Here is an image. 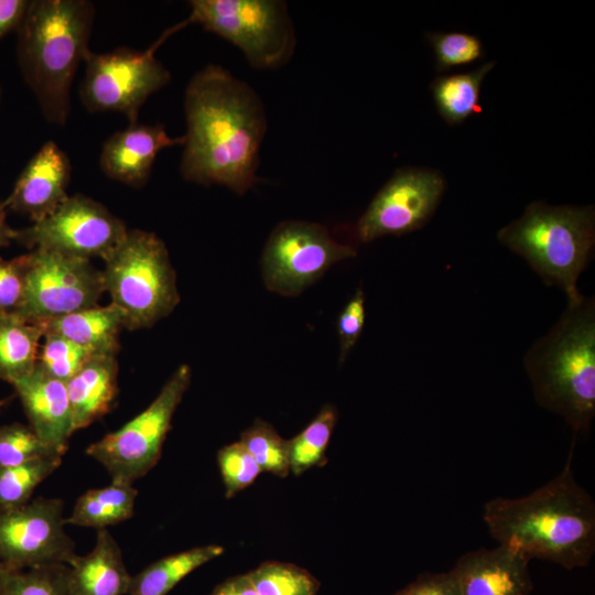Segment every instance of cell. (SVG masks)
I'll return each instance as SVG.
<instances>
[{"label":"cell","instance_id":"26","mask_svg":"<svg viewBox=\"0 0 595 595\" xmlns=\"http://www.w3.org/2000/svg\"><path fill=\"white\" fill-rule=\"evenodd\" d=\"M337 422V410L325 404L298 435L289 440L290 472L302 475L327 463L326 450Z\"/></svg>","mask_w":595,"mask_h":595},{"label":"cell","instance_id":"5","mask_svg":"<svg viewBox=\"0 0 595 595\" xmlns=\"http://www.w3.org/2000/svg\"><path fill=\"white\" fill-rule=\"evenodd\" d=\"M497 238L545 284L561 289L567 301L575 300L582 294L578 278L593 257L595 210L593 206H551L537 201L502 227Z\"/></svg>","mask_w":595,"mask_h":595},{"label":"cell","instance_id":"30","mask_svg":"<svg viewBox=\"0 0 595 595\" xmlns=\"http://www.w3.org/2000/svg\"><path fill=\"white\" fill-rule=\"evenodd\" d=\"M3 595H71L68 564L11 571Z\"/></svg>","mask_w":595,"mask_h":595},{"label":"cell","instance_id":"21","mask_svg":"<svg viewBox=\"0 0 595 595\" xmlns=\"http://www.w3.org/2000/svg\"><path fill=\"white\" fill-rule=\"evenodd\" d=\"M45 333L57 334L96 355H116L126 329L123 312L113 303L93 306L36 323Z\"/></svg>","mask_w":595,"mask_h":595},{"label":"cell","instance_id":"32","mask_svg":"<svg viewBox=\"0 0 595 595\" xmlns=\"http://www.w3.org/2000/svg\"><path fill=\"white\" fill-rule=\"evenodd\" d=\"M50 454L61 455L47 446L29 425H0V469Z\"/></svg>","mask_w":595,"mask_h":595},{"label":"cell","instance_id":"17","mask_svg":"<svg viewBox=\"0 0 595 595\" xmlns=\"http://www.w3.org/2000/svg\"><path fill=\"white\" fill-rule=\"evenodd\" d=\"M184 136L171 137L161 125H129L116 131L104 143L99 165L102 173L131 187L148 182L160 151L182 145Z\"/></svg>","mask_w":595,"mask_h":595},{"label":"cell","instance_id":"22","mask_svg":"<svg viewBox=\"0 0 595 595\" xmlns=\"http://www.w3.org/2000/svg\"><path fill=\"white\" fill-rule=\"evenodd\" d=\"M43 329L17 313L0 312V379L14 385L30 376L39 360Z\"/></svg>","mask_w":595,"mask_h":595},{"label":"cell","instance_id":"39","mask_svg":"<svg viewBox=\"0 0 595 595\" xmlns=\"http://www.w3.org/2000/svg\"><path fill=\"white\" fill-rule=\"evenodd\" d=\"M209 595H258V593L248 573H246L225 580Z\"/></svg>","mask_w":595,"mask_h":595},{"label":"cell","instance_id":"19","mask_svg":"<svg viewBox=\"0 0 595 595\" xmlns=\"http://www.w3.org/2000/svg\"><path fill=\"white\" fill-rule=\"evenodd\" d=\"M71 595H126L131 575L122 552L108 529L97 530L95 545L68 563Z\"/></svg>","mask_w":595,"mask_h":595},{"label":"cell","instance_id":"4","mask_svg":"<svg viewBox=\"0 0 595 595\" xmlns=\"http://www.w3.org/2000/svg\"><path fill=\"white\" fill-rule=\"evenodd\" d=\"M538 405L586 433L595 416V299L581 294L523 357Z\"/></svg>","mask_w":595,"mask_h":595},{"label":"cell","instance_id":"2","mask_svg":"<svg viewBox=\"0 0 595 595\" xmlns=\"http://www.w3.org/2000/svg\"><path fill=\"white\" fill-rule=\"evenodd\" d=\"M573 448L562 470L532 493L485 502L483 520L498 545L529 561L547 560L566 570L591 563L595 553V502L575 478Z\"/></svg>","mask_w":595,"mask_h":595},{"label":"cell","instance_id":"29","mask_svg":"<svg viewBox=\"0 0 595 595\" xmlns=\"http://www.w3.org/2000/svg\"><path fill=\"white\" fill-rule=\"evenodd\" d=\"M239 442L252 455L262 472H269L278 477L289 475V440L283 439L270 423L256 419L241 432Z\"/></svg>","mask_w":595,"mask_h":595},{"label":"cell","instance_id":"24","mask_svg":"<svg viewBox=\"0 0 595 595\" xmlns=\"http://www.w3.org/2000/svg\"><path fill=\"white\" fill-rule=\"evenodd\" d=\"M138 490L133 485L112 483L102 488H94L80 495L66 524L107 529L130 519L134 513Z\"/></svg>","mask_w":595,"mask_h":595},{"label":"cell","instance_id":"6","mask_svg":"<svg viewBox=\"0 0 595 595\" xmlns=\"http://www.w3.org/2000/svg\"><path fill=\"white\" fill-rule=\"evenodd\" d=\"M104 261L105 290L123 312L126 329L151 327L180 303L176 273L156 234L128 229Z\"/></svg>","mask_w":595,"mask_h":595},{"label":"cell","instance_id":"27","mask_svg":"<svg viewBox=\"0 0 595 595\" xmlns=\"http://www.w3.org/2000/svg\"><path fill=\"white\" fill-rule=\"evenodd\" d=\"M63 456L50 454L0 469V508H14L31 500L35 488L62 464Z\"/></svg>","mask_w":595,"mask_h":595},{"label":"cell","instance_id":"31","mask_svg":"<svg viewBox=\"0 0 595 595\" xmlns=\"http://www.w3.org/2000/svg\"><path fill=\"white\" fill-rule=\"evenodd\" d=\"M40 347L39 366L52 377L66 382L94 356L84 348L57 334L45 333Z\"/></svg>","mask_w":595,"mask_h":595},{"label":"cell","instance_id":"1","mask_svg":"<svg viewBox=\"0 0 595 595\" xmlns=\"http://www.w3.org/2000/svg\"><path fill=\"white\" fill-rule=\"evenodd\" d=\"M184 112L183 178L223 185L239 195L253 187L267 131L264 107L256 91L223 66L209 64L190 80Z\"/></svg>","mask_w":595,"mask_h":595},{"label":"cell","instance_id":"23","mask_svg":"<svg viewBox=\"0 0 595 595\" xmlns=\"http://www.w3.org/2000/svg\"><path fill=\"white\" fill-rule=\"evenodd\" d=\"M224 551L221 545L207 544L164 556L131 576L128 595H166L184 577Z\"/></svg>","mask_w":595,"mask_h":595},{"label":"cell","instance_id":"35","mask_svg":"<svg viewBox=\"0 0 595 595\" xmlns=\"http://www.w3.org/2000/svg\"><path fill=\"white\" fill-rule=\"evenodd\" d=\"M30 253L0 258V312L18 313L25 294Z\"/></svg>","mask_w":595,"mask_h":595},{"label":"cell","instance_id":"36","mask_svg":"<svg viewBox=\"0 0 595 595\" xmlns=\"http://www.w3.org/2000/svg\"><path fill=\"white\" fill-rule=\"evenodd\" d=\"M365 293L363 288L359 286L346 303L337 321L340 364L344 363L357 343L365 325Z\"/></svg>","mask_w":595,"mask_h":595},{"label":"cell","instance_id":"18","mask_svg":"<svg viewBox=\"0 0 595 595\" xmlns=\"http://www.w3.org/2000/svg\"><path fill=\"white\" fill-rule=\"evenodd\" d=\"M12 387L21 400L29 426L47 446L64 456L74 433L66 383L37 364L30 376Z\"/></svg>","mask_w":595,"mask_h":595},{"label":"cell","instance_id":"38","mask_svg":"<svg viewBox=\"0 0 595 595\" xmlns=\"http://www.w3.org/2000/svg\"><path fill=\"white\" fill-rule=\"evenodd\" d=\"M29 2L28 0H0V39L18 30Z\"/></svg>","mask_w":595,"mask_h":595},{"label":"cell","instance_id":"10","mask_svg":"<svg viewBox=\"0 0 595 595\" xmlns=\"http://www.w3.org/2000/svg\"><path fill=\"white\" fill-rule=\"evenodd\" d=\"M356 255L320 224L286 220L272 230L263 248V282L271 292L296 296L332 266Z\"/></svg>","mask_w":595,"mask_h":595},{"label":"cell","instance_id":"15","mask_svg":"<svg viewBox=\"0 0 595 595\" xmlns=\"http://www.w3.org/2000/svg\"><path fill=\"white\" fill-rule=\"evenodd\" d=\"M72 165L67 153L46 141L24 166L3 203L12 212L28 216L32 223L53 214L67 198Z\"/></svg>","mask_w":595,"mask_h":595},{"label":"cell","instance_id":"11","mask_svg":"<svg viewBox=\"0 0 595 595\" xmlns=\"http://www.w3.org/2000/svg\"><path fill=\"white\" fill-rule=\"evenodd\" d=\"M23 303L17 314L34 323L99 305L102 270L89 259L45 249L30 250Z\"/></svg>","mask_w":595,"mask_h":595},{"label":"cell","instance_id":"20","mask_svg":"<svg viewBox=\"0 0 595 595\" xmlns=\"http://www.w3.org/2000/svg\"><path fill=\"white\" fill-rule=\"evenodd\" d=\"M118 371L116 355H97L65 382L74 433L112 409L119 393Z\"/></svg>","mask_w":595,"mask_h":595},{"label":"cell","instance_id":"16","mask_svg":"<svg viewBox=\"0 0 595 595\" xmlns=\"http://www.w3.org/2000/svg\"><path fill=\"white\" fill-rule=\"evenodd\" d=\"M459 595H530L529 560L502 545L464 553L450 570Z\"/></svg>","mask_w":595,"mask_h":595},{"label":"cell","instance_id":"7","mask_svg":"<svg viewBox=\"0 0 595 595\" xmlns=\"http://www.w3.org/2000/svg\"><path fill=\"white\" fill-rule=\"evenodd\" d=\"M187 24L238 47L255 68L283 66L295 48V33L288 6L279 0H192Z\"/></svg>","mask_w":595,"mask_h":595},{"label":"cell","instance_id":"28","mask_svg":"<svg viewBox=\"0 0 595 595\" xmlns=\"http://www.w3.org/2000/svg\"><path fill=\"white\" fill-rule=\"evenodd\" d=\"M258 595H316L321 583L292 563L267 561L248 572Z\"/></svg>","mask_w":595,"mask_h":595},{"label":"cell","instance_id":"9","mask_svg":"<svg viewBox=\"0 0 595 595\" xmlns=\"http://www.w3.org/2000/svg\"><path fill=\"white\" fill-rule=\"evenodd\" d=\"M191 378V367L181 365L147 409L86 448V454L106 468L112 483L132 485L156 465Z\"/></svg>","mask_w":595,"mask_h":595},{"label":"cell","instance_id":"25","mask_svg":"<svg viewBox=\"0 0 595 595\" xmlns=\"http://www.w3.org/2000/svg\"><path fill=\"white\" fill-rule=\"evenodd\" d=\"M494 66L489 62L470 72L437 76L431 83L437 111L448 125H458L480 110V87Z\"/></svg>","mask_w":595,"mask_h":595},{"label":"cell","instance_id":"34","mask_svg":"<svg viewBox=\"0 0 595 595\" xmlns=\"http://www.w3.org/2000/svg\"><path fill=\"white\" fill-rule=\"evenodd\" d=\"M217 463L228 499L250 486L262 472L239 441L223 446L217 453Z\"/></svg>","mask_w":595,"mask_h":595},{"label":"cell","instance_id":"8","mask_svg":"<svg viewBox=\"0 0 595 595\" xmlns=\"http://www.w3.org/2000/svg\"><path fill=\"white\" fill-rule=\"evenodd\" d=\"M187 25L183 21L167 30L148 48L117 47L107 53L89 52L79 87L82 104L89 112H118L137 123L147 99L171 80L170 71L155 52L174 32Z\"/></svg>","mask_w":595,"mask_h":595},{"label":"cell","instance_id":"37","mask_svg":"<svg viewBox=\"0 0 595 595\" xmlns=\"http://www.w3.org/2000/svg\"><path fill=\"white\" fill-rule=\"evenodd\" d=\"M392 595H459V592L451 571L425 572Z\"/></svg>","mask_w":595,"mask_h":595},{"label":"cell","instance_id":"13","mask_svg":"<svg viewBox=\"0 0 595 595\" xmlns=\"http://www.w3.org/2000/svg\"><path fill=\"white\" fill-rule=\"evenodd\" d=\"M64 502L37 497L14 508H0V563L10 571L68 564L76 544L66 532Z\"/></svg>","mask_w":595,"mask_h":595},{"label":"cell","instance_id":"41","mask_svg":"<svg viewBox=\"0 0 595 595\" xmlns=\"http://www.w3.org/2000/svg\"><path fill=\"white\" fill-rule=\"evenodd\" d=\"M10 570L0 563V595H3Z\"/></svg>","mask_w":595,"mask_h":595},{"label":"cell","instance_id":"3","mask_svg":"<svg viewBox=\"0 0 595 595\" xmlns=\"http://www.w3.org/2000/svg\"><path fill=\"white\" fill-rule=\"evenodd\" d=\"M94 19L87 0H32L17 30L22 76L52 125L67 123L71 87L90 52Z\"/></svg>","mask_w":595,"mask_h":595},{"label":"cell","instance_id":"12","mask_svg":"<svg viewBox=\"0 0 595 595\" xmlns=\"http://www.w3.org/2000/svg\"><path fill=\"white\" fill-rule=\"evenodd\" d=\"M128 228L106 206L83 194L68 198L50 216L15 230L14 241L84 259L105 260L125 238Z\"/></svg>","mask_w":595,"mask_h":595},{"label":"cell","instance_id":"43","mask_svg":"<svg viewBox=\"0 0 595 595\" xmlns=\"http://www.w3.org/2000/svg\"><path fill=\"white\" fill-rule=\"evenodd\" d=\"M0 101H1V87H0Z\"/></svg>","mask_w":595,"mask_h":595},{"label":"cell","instance_id":"33","mask_svg":"<svg viewBox=\"0 0 595 595\" xmlns=\"http://www.w3.org/2000/svg\"><path fill=\"white\" fill-rule=\"evenodd\" d=\"M428 39L435 55L437 72L472 64L483 56V44L478 36L464 32L429 33Z\"/></svg>","mask_w":595,"mask_h":595},{"label":"cell","instance_id":"14","mask_svg":"<svg viewBox=\"0 0 595 595\" xmlns=\"http://www.w3.org/2000/svg\"><path fill=\"white\" fill-rule=\"evenodd\" d=\"M445 190L441 173L422 167H402L378 191L359 218L360 242L414 231L432 217Z\"/></svg>","mask_w":595,"mask_h":595},{"label":"cell","instance_id":"42","mask_svg":"<svg viewBox=\"0 0 595 595\" xmlns=\"http://www.w3.org/2000/svg\"><path fill=\"white\" fill-rule=\"evenodd\" d=\"M6 404V400H0V408Z\"/></svg>","mask_w":595,"mask_h":595},{"label":"cell","instance_id":"40","mask_svg":"<svg viewBox=\"0 0 595 595\" xmlns=\"http://www.w3.org/2000/svg\"><path fill=\"white\" fill-rule=\"evenodd\" d=\"M15 230L7 223V208L0 203V247H7L14 241Z\"/></svg>","mask_w":595,"mask_h":595}]
</instances>
